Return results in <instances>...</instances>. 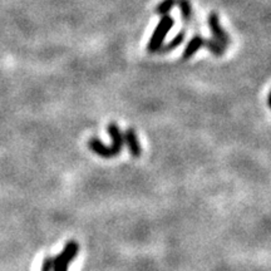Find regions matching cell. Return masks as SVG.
<instances>
[{
  "mask_svg": "<svg viewBox=\"0 0 271 271\" xmlns=\"http://www.w3.org/2000/svg\"><path fill=\"white\" fill-rule=\"evenodd\" d=\"M53 260L54 257H45L42 267H40V271H53Z\"/></svg>",
  "mask_w": 271,
  "mask_h": 271,
  "instance_id": "30bf717a",
  "label": "cell"
},
{
  "mask_svg": "<svg viewBox=\"0 0 271 271\" xmlns=\"http://www.w3.org/2000/svg\"><path fill=\"white\" fill-rule=\"evenodd\" d=\"M177 4H179L181 15H182L183 20L188 21L192 16V7H191L190 0H177Z\"/></svg>",
  "mask_w": 271,
  "mask_h": 271,
  "instance_id": "ba28073f",
  "label": "cell"
},
{
  "mask_svg": "<svg viewBox=\"0 0 271 271\" xmlns=\"http://www.w3.org/2000/svg\"><path fill=\"white\" fill-rule=\"evenodd\" d=\"M175 20L171 15H163L162 19L160 20V23L156 27L155 32H153L152 37H151L149 44H147V51L150 53H157L161 49V46H163V42L165 38L168 34L169 30L174 27Z\"/></svg>",
  "mask_w": 271,
  "mask_h": 271,
  "instance_id": "6da1fadb",
  "label": "cell"
},
{
  "mask_svg": "<svg viewBox=\"0 0 271 271\" xmlns=\"http://www.w3.org/2000/svg\"><path fill=\"white\" fill-rule=\"evenodd\" d=\"M177 4V0H163L156 8V13L160 15H166L167 13L171 12L172 8Z\"/></svg>",
  "mask_w": 271,
  "mask_h": 271,
  "instance_id": "9c48e42d",
  "label": "cell"
},
{
  "mask_svg": "<svg viewBox=\"0 0 271 271\" xmlns=\"http://www.w3.org/2000/svg\"><path fill=\"white\" fill-rule=\"evenodd\" d=\"M185 37H186V33H185V30H182V32H180L179 34H177L176 37L171 40V42L167 43L165 46H161V49L158 52H161V53H168V52H172L174 49H176L177 46H180L181 44H182L183 40H185Z\"/></svg>",
  "mask_w": 271,
  "mask_h": 271,
  "instance_id": "8992f818",
  "label": "cell"
},
{
  "mask_svg": "<svg viewBox=\"0 0 271 271\" xmlns=\"http://www.w3.org/2000/svg\"><path fill=\"white\" fill-rule=\"evenodd\" d=\"M267 105H269V107L271 108V92L269 93V97H267Z\"/></svg>",
  "mask_w": 271,
  "mask_h": 271,
  "instance_id": "8fae6325",
  "label": "cell"
},
{
  "mask_svg": "<svg viewBox=\"0 0 271 271\" xmlns=\"http://www.w3.org/2000/svg\"><path fill=\"white\" fill-rule=\"evenodd\" d=\"M204 45L206 46L207 49L216 57H221L225 54V46H224L221 43H218L216 39H205Z\"/></svg>",
  "mask_w": 271,
  "mask_h": 271,
  "instance_id": "52a82bcc",
  "label": "cell"
},
{
  "mask_svg": "<svg viewBox=\"0 0 271 271\" xmlns=\"http://www.w3.org/2000/svg\"><path fill=\"white\" fill-rule=\"evenodd\" d=\"M79 253V245L76 240H69L63 248L62 253L53 260V271H68Z\"/></svg>",
  "mask_w": 271,
  "mask_h": 271,
  "instance_id": "7a4b0ae2",
  "label": "cell"
},
{
  "mask_svg": "<svg viewBox=\"0 0 271 271\" xmlns=\"http://www.w3.org/2000/svg\"><path fill=\"white\" fill-rule=\"evenodd\" d=\"M123 139H125V143L127 144L128 151H130V153L133 157L137 158L142 155V147L141 144H139L138 138H137L135 128H127L125 135H123Z\"/></svg>",
  "mask_w": 271,
  "mask_h": 271,
  "instance_id": "277c9868",
  "label": "cell"
},
{
  "mask_svg": "<svg viewBox=\"0 0 271 271\" xmlns=\"http://www.w3.org/2000/svg\"><path fill=\"white\" fill-rule=\"evenodd\" d=\"M204 42L205 39L201 37V35H195V37L187 43V45H186L185 51H183L182 53V60H187L192 58L197 52L200 51V48L204 46Z\"/></svg>",
  "mask_w": 271,
  "mask_h": 271,
  "instance_id": "5b68a950",
  "label": "cell"
},
{
  "mask_svg": "<svg viewBox=\"0 0 271 271\" xmlns=\"http://www.w3.org/2000/svg\"><path fill=\"white\" fill-rule=\"evenodd\" d=\"M207 21H209V27L211 29V33H212L213 35V39L217 40L218 43H221V44L226 48V46L230 44V38L223 27H221L218 15L216 14V13H211Z\"/></svg>",
  "mask_w": 271,
  "mask_h": 271,
  "instance_id": "3957f363",
  "label": "cell"
}]
</instances>
